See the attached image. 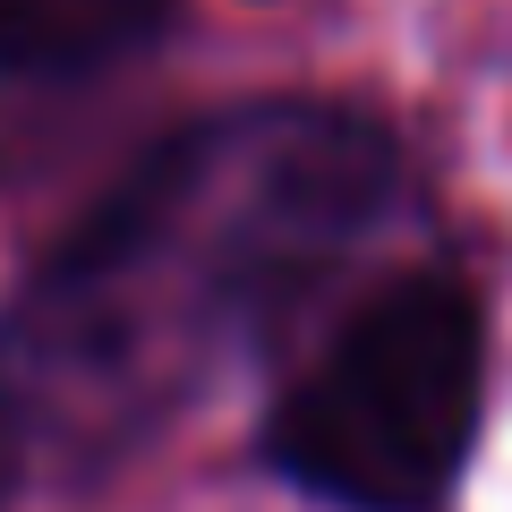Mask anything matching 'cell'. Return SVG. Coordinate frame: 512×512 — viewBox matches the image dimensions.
<instances>
[{
    "instance_id": "cell-1",
    "label": "cell",
    "mask_w": 512,
    "mask_h": 512,
    "mask_svg": "<svg viewBox=\"0 0 512 512\" xmlns=\"http://www.w3.org/2000/svg\"><path fill=\"white\" fill-rule=\"evenodd\" d=\"M402 154L350 103H248L154 146L0 316V436L52 478L154 444L265 350L393 205Z\"/></svg>"
},
{
    "instance_id": "cell-2",
    "label": "cell",
    "mask_w": 512,
    "mask_h": 512,
    "mask_svg": "<svg viewBox=\"0 0 512 512\" xmlns=\"http://www.w3.org/2000/svg\"><path fill=\"white\" fill-rule=\"evenodd\" d=\"M487 393V316L453 265L359 291L265 410V461L333 512H436Z\"/></svg>"
},
{
    "instance_id": "cell-3",
    "label": "cell",
    "mask_w": 512,
    "mask_h": 512,
    "mask_svg": "<svg viewBox=\"0 0 512 512\" xmlns=\"http://www.w3.org/2000/svg\"><path fill=\"white\" fill-rule=\"evenodd\" d=\"M163 18L171 0H0V77H86Z\"/></svg>"
},
{
    "instance_id": "cell-4",
    "label": "cell",
    "mask_w": 512,
    "mask_h": 512,
    "mask_svg": "<svg viewBox=\"0 0 512 512\" xmlns=\"http://www.w3.org/2000/svg\"><path fill=\"white\" fill-rule=\"evenodd\" d=\"M9 470H18V453H9V436H0V512H9Z\"/></svg>"
}]
</instances>
